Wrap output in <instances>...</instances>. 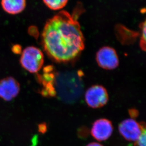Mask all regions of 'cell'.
Instances as JSON below:
<instances>
[{"label":"cell","instance_id":"obj_1","mask_svg":"<svg viewBox=\"0 0 146 146\" xmlns=\"http://www.w3.org/2000/svg\"><path fill=\"white\" fill-rule=\"evenodd\" d=\"M44 51L53 61L70 62L76 59L85 47V40L79 22L63 11L48 19L41 35Z\"/></svg>","mask_w":146,"mask_h":146},{"label":"cell","instance_id":"obj_2","mask_svg":"<svg viewBox=\"0 0 146 146\" xmlns=\"http://www.w3.org/2000/svg\"><path fill=\"white\" fill-rule=\"evenodd\" d=\"M21 65L27 71L32 73H37L44 63V55L38 48L31 46L22 51L20 58Z\"/></svg>","mask_w":146,"mask_h":146},{"label":"cell","instance_id":"obj_3","mask_svg":"<svg viewBox=\"0 0 146 146\" xmlns=\"http://www.w3.org/2000/svg\"><path fill=\"white\" fill-rule=\"evenodd\" d=\"M85 100L90 108H99L108 103L109 96L105 87L96 85L88 89L85 93Z\"/></svg>","mask_w":146,"mask_h":146},{"label":"cell","instance_id":"obj_4","mask_svg":"<svg viewBox=\"0 0 146 146\" xmlns=\"http://www.w3.org/2000/svg\"><path fill=\"white\" fill-rule=\"evenodd\" d=\"M145 128V123H139L132 119L123 121L118 127L120 133L126 140L135 142L137 141Z\"/></svg>","mask_w":146,"mask_h":146},{"label":"cell","instance_id":"obj_5","mask_svg":"<svg viewBox=\"0 0 146 146\" xmlns=\"http://www.w3.org/2000/svg\"><path fill=\"white\" fill-rule=\"evenodd\" d=\"M96 61L100 67L107 70L116 69L119 64L116 51L110 46H104L98 51Z\"/></svg>","mask_w":146,"mask_h":146},{"label":"cell","instance_id":"obj_6","mask_svg":"<svg viewBox=\"0 0 146 146\" xmlns=\"http://www.w3.org/2000/svg\"><path fill=\"white\" fill-rule=\"evenodd\" d=\"M20 84L12 77H7L0 80V98L10 101L19 94Z\"/></svg>","mask_w":146,"mask_h":146},{"label":"cell","instance_id":"obj_7","mask_svg":"<svg viewBox=\"0 0 146 146\" xmlns=\"http://www.w3.org/2000/svg\"><path fill=\"white\" fill-rule=\"evenodd\" d=\"M113 126L110 120L102 118L94 122L91 128V135L99 141H106L112 135Z\"/></svg>","mask_w":146,"mask_h":146},{"label":"cell","instance_id":"obj_8","mask_svg":"<svg viewBox=\"0 0 146 146\" xmlns=\"http://www.w3.org/2000/svg\"><path fill=\"white\" fill-rule=\"evenodd\" d=\"M1 5L6 13L16 15L25 10L26 0H1Z\"/></svg>","mask_w":146,"mask_h":146},{"label":"cell","instance_id":"obj_9","mask_svg":"<svg viewBox=\"0 0 146 146\" xmlns=\"http://www.w3.org/2000/svg\"><path fill=\"white\" fill-rule=\"evenodd\" d=\"M48 8L54 11L61 10L67 4L69 0H43Z\"/></svg>","mask_w":146,"mask_h":146},{"label":"cell","instance_id":"obj_10","mask_svg":"<svg viewBox=\"0 0 146 146\" xmlns=\"http://www.w3.org/2000/svg\"><path fill=\"white\" fill-rule=\"evenodd\" d=\"M140 46L143 50L145 51L146 48V22L144 21L142 24V34L141 36Z\"/></svg>","mask_w":146,"mask_h":146},{"label":"cell","instance_id":"obj_11","mask_svg":"<svg viewBox=\"0 0 146 146\" xmlns=\"http://www.w3.org/2000/svg\"><path fill=\"white\" fill-rule=\"evenodd\" d=\"M136 146H146V129H144L142 133L137 141L135 142Z\"/></svg>","mask_w":146,"mask_h":146},{"label":"cell","instance_id":"obj_12","mask_svg":"<svg viewBox=\"0 0 146 146\" xmlns=\"http://www.w3.org/2000/svg\"><path fill=\"white\" fill-rule=\"evenodd\" d=\"M13 52L15 54H21L22 52V47L19 44H14L12 47Z\"/></svg>","mask_w":146,"mask_h":146},{"label":"cell","instance_id":"obj_13","mask_svg":"<svg viewBox=\"0 0 146 146\" xmlns=\"http://www.w3.org/2000/svg\"><path fill=\"white\" fill-rule=\"evenodd\" d=\"M39 130L40 132H44L46 130V127L45 124H40L39 126Z\"/></svg>","mask_w":146,"mask_h":146},{"label":"cell","instance_id":"obj_14","mask_svg":"<svg viewBox=\"0 0 146 146\" xmlns=\"http://www.w3.org/2000/svg\"><path fill=\"white\" fill-rule=\"evenodd\" d=\"M136 110H131V111L130 112V114L131 115V116H132V115L133 114V116H137L138 115V112H136Z\"/></svg>","mask_w":146,"mask_h":146},{"label":"cell","instance_id":"obj_15","mask_svg":"<svg viewBox=\"0 0 146 146\" xmlns=\"http://www.w3.org/2000/svg\"><path fill=\"white\" fill-rule=\"evenodd\" d=\"M86 146H103L101 145L100 144L97 143V142H92L91 143L88 144V145H87Z\"/></svg>","mask_w":146,"mask_h":146}]
</instances>
